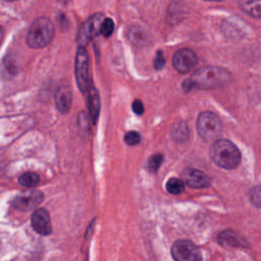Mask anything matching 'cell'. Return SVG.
Returning a JSON list of instances; mask_svg holds the SVG:
<instances>
[{
  "label": "cell",
  "mask_w": 261,
  "mask_h": 261,
  "mask_svg": "<svg viewBox=\"0 0 261 261\" xmlns=\"http://www.w3.org/2000/svg\"><path fill=\"white\" fill-rule=\"evenodd\" d=\"M124 140H125V143L129 146H135L137 144L140 143L141 141V136L138 132L136 130H130L128 132L125 137H124Z\"/></svg>",
  "instance_id": "cell-22"
},
{
  "label": "cell",
  "mask_w": 261,
  "mask_h": 261,
  "mask_svg": "<svg viewBox=\"0 0 261 261\" xmlns=\"http://www.w3.org/2000/svg\"><path fill=\"white\" fill-rule=\"evenodd\" d=\"M164 64H165L164 56H163L161 51H158L156 56H155V59H154V67H155V69L159 70L164 66Z\"/></svg>",
  "instance_id": "cell-25"
},
{
  "label": "cell",
  "mask_w": 261,
  "mask_h": 261,
  "mask_svg": "<svg viewBox=\"0 0 261 261\" xmlns=\"http://www.w3.org/2000/svg\"><path fill=\"white\" fill-rule=\"evenodd\" d=\"M40 181V177L35 172H25L18 177V182L25 188H34Z\"/></svg>",
  "instance_id": "cell-17"
},
{
  "label": "cell",
  "mask_w": 261,
  "mask_h": 261,
  "mask_svg": "<svg viewBox=\"0 0 261 261\" xmlns=\"http://www.w3.org/2000/svg\"><path fill=\"white\" fill-rule=\"evenodd\" d=\"M133 111L137 114V115H142L144 113V105L142 103V101L140 100H135L133 102Z\"/></svg>",
  "instance_id": "cell-26"
},
{
  "label": "cell",
  "mask_w": 261,
  "mask_h": 261,
  "mask_svg": "<svg viewBox=\"0 0 261 261\" xmlns=\"http://www.w3.org/2000/svg\"><path fill=\"white\" fill-rule=\"evenodd\" d=\"M32 226L39 234L48 236L52 232V224L48 211L44 208H40L34 211L32 214Z\"/></svg>",
  "instance_id": "cell-11"
},
{
  "label": "cell",
  "mask_w": 261,
  "mask_h": 261,
  "mask_svg": "<svg viewBox=\"0 0 261 261\" xmlns=\"http://www.w3.org/2000/svg\"><path fill=\"white\" fill-rule=\"evenodd\" d=\"M231 80L230 73L218 66H203L194 71L190 79L182 84L185 92H191L196 89H215L227 85Z\"/></svg>",
  "instance_id": "cell-1"
},
{
  "label": "cell",
  "mask_w": 261,
  "mask_h": 261,
  "mask_svg": "<svg viewBox=\"0 0 261 261\" xmlns=\"http://www.w3.org/2000/svg\"><path fill=\"white\" fill-rule=\"evenodd\" d=\"M206 1H221V0H206Z\"/></svg>",
  "instance_id": "cell-29"
},
{
  "label": "cell",
  "mask_w": 261,
  "mask_h": 261,
  "mask_svg": "<svg viewBox=\"0 0 261 261\" xmlns=\"http://www.w3.org/2000/svg\"><path fill=\"white\" fill-rule=\"evenodd\" d=\"M210 157L217 166L224 169H234L241 162L239 148L225 139L214 140L210 148Z\"/></svg>",
  "instance_id": "cell-2"
},
{
  "label": "cell",
  "mask_w": 261,
  "mask_h": 261,
  "mask_svg": "<svg viewBox=\"0 0 261 261\" xmlns=\"http://www.w3.org/2000/svg\"><path fill=\"white\" fill-rule=\"evenodd\" d=\"M251 202L257 208L260 207V188L255 187L251 192Z\"/></svg>",
  "instance_id": "cell-24"
},
{
  "label": "cell",
  "mask_w": 261,
  "mask_h": 261,
  "mask_svg": "<svg viewBox=\"0 0 261 261\" xmlns=\"http://www.w3.org/2000/svg\"><path fill=\"white\" fill-rule=\"evenodd\" d=\"M7 1H16V0H7Z\"/></svg>",
  "instance_id": "cell-30"
},
{
  "label": "cell",
  "mask_w": 261,
  "mask_h": 261,
  "mask_svg": "<svg viewBox=\"0 0 261 261\" xmlns=\"http://www.w3.org/2000/svg\"><path fill=\"white\" fill-rule=\"evenodd\" d=\"M60 2H62V3H66V2H68L69 0H59Z\"/></svg>",
  "instance_id": "cell-28"
},
{
  "label": "cell",
  "mask_w": 261,
  "mask_h": 261,
  "mask_svg": "<svg viewBox=\"0 0 261 261\" xmlns=\"http://www.w3.org/2000/svg\"><path fill=\"white\" fill-rule=\"evenodd\" d=\"M75 80L82 92L89 90V57L84 46H80L75 56Z\"/></svg>",
  "instance_id": "cell-6"
},
{
  "label": "cell",
  "mask_w": 261,
  "mask_h": 261,
  "mask_svg": "<svg viewBox=\"0 0 261 261\" xmlns=\"http://www.w3.org/2000/svg\"><path fill=\"white\" fill-rule=\"evenodd\" d=\"M114 30V22L111 18H104L101 27H100V34H102L104 37H110Z\"/></svg>",
  "instance_id": "cell-21"
},
{
  "label": "cell",
  "mask_w": 261,
  "mask_h": 261,
  "mask_svg": "<svg viewBox=\"0 0 261 261\" xmlns=\"http://www.w3.org/2000/svg\"><path fill=\"white\" fill-rule=\"evenodd\" d=\"M103 19L104 15L102 13H96L82 24L77 34V42L81 46L86 45L90 40L100 34V27Z\"/></svg>",
  "instance_id": "cell-8"
},
{
  "label": "cell",
  "mask_w": 261,
  "mask_h": 261,
  "mask_svg": "<svg viewBox=\"0 0 261 261\" xmlns=\"http://www.w3.org/2000/svg\"><path fill=\"white\" fill-rule=\"evenodd\" d=\"M54 37V25L47 17H38L31 24L27 34V44L32 48L47 46Z\"/></svg>",
  "instance_id": "cell-3"
},
{
  "label": "cell",
  "mask_w": 261,
  "mask_h": 261,
  "mask_svg": "<svg viewBox=\"0 0 261 261\" xmlns=\"http://www.w3.org/2000/svg\"><path fill=\"white\" fill-rule=\"evenodd\" d=\"M89 91V98H88V108L90 113V118L92 119L93 123H96L97 118L100 112V97L97 89L92 85Z\"/></svg>",
  "instance_id": "cell-14"
},
{
  "label": "cell",
  "mask_w": 261,
  "mask_h": 261,
  "mask_svg": "<svg viewBox=\"0 0 261 261\" xmlns=\"http://www.w3.org/2000/svg\"><path fill=\"white\" fill-rule=\"evenodd\" d=\"M239 4L247 14L256 18L261 16V0H239Z\"/></svg>",
  "instance_id": "cell-15"
},
{
  "label": "cell",
  "mask_w": 261,
  "mask_h": 261,
  "mask_svg": "<svg viewBox=\"0 0 261 261\" xmlns=\"http://www.w3.org/2000/svg\"><path fill=\"white\" fill-rule=\"evenodd\" d=\"M171 255L176 261H199L202 259L199 247L187 240L176 241L171 247Z\"/></svg>",
  "instance_id": "cell-5"
},
{
  "label": "cell",
  "mask_w": 261,
  "mask_h": 261,
  "mask_svg": "<svg viewBox=\"0 0 261 261\" xmlns=\"http://www.w3.org/2000/svg\"><path fill=\"white\" fill-rule=\"evenodd\" d=\"M4 69L6 72H8V74L12 75V74H15L16 72V64L14 62V59L10 58V57H7L5 60H4Z\"/></svg>",
  "instance_id": "cell-23"
},
{
  "label": "cell",
  "mask_w": 261,
  "mask_h": 261,
  "mask_svg": "<svg viewBox=\"0 0 261 261\" xmlns=\"http://www.w3.org/2000/svg\"><path fill=\"white\" fill-rule=\"evenodd\" d=\"M128 39L136 45H143L147 41V35L141 28H132L128 32Z\"/></svg>",
  "instance_id": "cell-18"
},
{
  "label": "cell",
  "mask_w": 261,
  "mask_h": 261,
  "mask_svg": "<svg viewBox=\"0 0 261 261\" xmlns=\"http://www.w3.org/2000/svg\"><path fill=\"white\" fill-rule=\"evenodd\" d=\"M218 242L222 246H227V247L245 248L248 246L247 241L243 237H241L239 233L230 229H226L220 232L218 236Z\"/></svg>",
  "instance_id": "cell-13"
},
{
  "label": "cell",
  "mask_w": 261,
  "mask_h": 261,
  "mask_svg": "<svg viewBox=\"0 0 261 261\" xmlns=\"http://www.w3.org/2000/svg\"><path fill=\"white\" fill-rule=\"evenodd\" d=\"M171 137L176 142H185L189 137V127L184 121L176 122L171 129Z\"/></svg>",
  "instance_id": "cell-16"
},
{
  "label": "cell",
  "mask_w": 261,
  "mask_h": 261,
  "mask_svg": "<svg viewBox=\"0 0 261 261\" xmlns=\"http://www.w3.org/2000/svg\"><path fill=\"white\" fill-rule=\"evenodd\" d=\"M71 89L67 83H62L58 86L55 93L56 108L60 113H66L71 106Z\"/></svg>",
  "instance_id": "cell-12"
},
{
  "label": "cell",
  "mask_w": 261,
  "mask_h": 261,
  "mask_svg": "<svg viewBox=\"0 0 261 261\" xmlns=\"http://www.w3.org/2000/svg\"><path fill=\"white\" fill-rule=\"evenodd\" d=\"M197 129L203 140L213 141L218 139L222 130V124L215 113L205 111L198 116Z\"/></svg>",
  "instance_id": "cell-4"
},
{
  "label": "cell",
  "mask_w": 261,
  "mask_h": 261,
  "mask_svg": "<svg viewBox=\"0 0 261 261\" xmlns=\"http://www.w3.org/2000/svg\"><path fill=\"white\" fill-rule=\"evenodd\" d=\"M43 193L39 190L31 189L16 195L12 201V206L20 211H31L37 208L43 201Z\"/></svg>",
  "instance_id": "cell-7"
},
{
  "label": "cell",
  "mask_w": 261,
  "mask_h": 261,
  "mask_svg": "<svg viewBox=\"0 0 261 261\" xmlns=\"http://www.w3.org/2000/svg\"><path fill=\"white\" fill-rule=\"evenodd\" d=\"M2 40H3V30H2V28L0 27V45H1V43H2Z\"/></svg>",
  "instance_id": "cell-27"
},
{
  "label": "cell",
  "mask_w": 261,
  "mask_h": 261,
  "mask_svg": "<svg viewBox=\"0 0 261 261\" xmlns=\"http://www.w3.org/2000/svg\"><path fill=\"white\" fill-rule=\"evenodd\" d=\"M166 190H167V192H169L170 194H173V195L179 194L185 190V182H184V180L176 178V177L169 178L168 181L166 182Z\"/></svg>",
  "instance_id": "cell-19"
},
{
  "label": "cell",
  "mask_w": 261,
  "mask_h": 261,
  "mask_svg": "<svg viewBox=\"0 0 261 261\" xmlns=\"http://www.w3.org/2000/svg\"><path fill=\"white\" fill-rule=\"evenodd\" d=\"M162 161H163V155H162V154L153 155V156H151V157L148 159L147 168H148L151 172H155V171H157V169L160 167Z\"/></svg>",
  "instance_id": "cell-20"
},
{
  "label": "cell",
  "mask_w": 261,
  "mask_h": 261,
  "mask_svg": "<svg viewBox=\"0 0 261 261\" xmlns=\"http://www.w3.org/2000/svg\"><path fill=\"white\" fill-rule=\"evenodd\" d=\"M173 66L180 73L191 71L198 62L196 53L191 49H179L173 56Z\"/></svg>",
  "instance_id": "cell-9"
},
{
  "label": "cell",
  "mask_w": 261,
  "mask_h": 261,
  "mask_svg": "<svg viewBox=\"0 0 261 261\" xmlns=\"http://www.w3.org/2000/svg\"><path fill=\"white\" fill-rule=\"evenodd\" d=\"M184 182L193 189H206L211 186V178L196 168H186L182 172Z\"/></svg>",
  "instance_id": "cell-10"
}]
</instances>
